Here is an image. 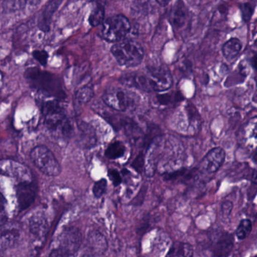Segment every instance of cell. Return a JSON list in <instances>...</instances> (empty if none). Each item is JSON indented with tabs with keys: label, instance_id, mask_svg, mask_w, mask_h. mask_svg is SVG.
I'll list each match as a JSON object with an SVG mask.
<instances>
[{
	"label": "cell",
	"instance_id": "17",
	"mask_svg": "<svg viewBox=\"0 0 257 257\" xmlns=\"http://www.w3.org/2000/svg\"><path fill=\"white\" fill-rule=\"evenodd\" d=\"M241 49V42L237 38H231L223 45L222 52L225 59L231 61L238 55Z\"/></svg>",
	"mask_w": 257,
	"mask_h": 257
},
{
	"label": "cell",
	"instance_id": "20",
	"mask_svg": "<svg viewBox=\"0 0 257 257\" xmlns=\"http://www.w3.org/2000/svg\"><path fill=\"white\" fill-rule=\"evenodd\" d=\"M94 3V8L89 16V23L92 27L101 25L105 21V5L100 3Z\"/></svg>",
	"mask_w": 257,
	"mask_h": 257
},
{
	"label": "cell",
	"instance_id": "30",
	"mask_svg": "<svg viewBox=\"0 0 257 257\" xmlns=\"http://www.w3.org/2000/svg\"><path fill=\"white\" fill-rule=\"evenodd\" d=\"M34 58L40 63L41 65L45 66L47 64L48 58H49V55L46 51L43 50H37L34 51L33 53Z\"/></svg>",
	"mask_w": 257,
	"mask_h": 257
},
{
	"label": "cell",
	"instance_id": "2",
	"mask_svg": "<svg viewBox=\"0 0 257 257\" xmlns=\"http://www.w3.org/2000/svg\"><path fill=\"white\" fill-rule=\"evenodd\" d=\"M25 77L31 88L47 97L58 100H64L67 97L61 79L53 73L30 68L25 73Z\"/></svg>",
	"mask_w": 257,
	"mask_h": 257
},
{
	"label": "cell",
	"instance_id": "1",
	"mask_svg": "<svg viewBox=\"0 0 257 257\" xmlns=\"http://www.w3.org/2000/svg\"><path fill=\"white\" fill-rule=\"evenodd\" d=\"M121 82L125 86L141 91L162 92L171 88L173 79L168 67L157 66L147 67L144 71L124 75Z\"/></svg>",
	"mask_w": 257,
	"mask_h": 257
},
{
	"label": "cell",
	"instance_id": "18",
	"mask_svg": "<svg viewBox=\"0 0 257 257\" xmlns=\"http://www.w3.org/2000/svg\"><path fill=\"white\" fill-rule=\"evenodd\" d=\"M19 231L16 228L13 229H7L3 231L1 234V250L10 249L13 247L19 241Z\"/></svg>",
	"mask_w": 257,
	"mask_h": 257
},
{
	"label": "cell",
	"instance_id": "8",
	"mask_svg": "<svg viewBox=\"0 0 257 257\" xmlns=\"http://www.w3.org/2000/svg\"><path fill=\"white\" fill-rule=\"evenodd\" d=\"M102 98L106 106L118 112L133 109L136 105L133 94L121 88H109L105 91Z\"/></svg>",
	"mask_w": 257,
	"mask_h": 257
},
{
	"label": "cell",
	"instance_id": "26",
	"mask_svg": "<svg viewBox=\"0 0 257 257\" xmlns=\"http://www.w3.org/2000/svg\"><path fill=\"white\" fill-rule=\"evenodd\" d=\"M181 98L179 97V94L171 95L170 94H162V95L157 96V101L161 105H169L170 103L174 101H180Z\"/></svg>",
	"mask_w": 257,
	"mask_h": 257
},
{
	"label": "cell",
	"instance_id": "13",
	"mask_svg": "<svg viewBox=\"0 0 257 257\" xmlns=\"http://www.w3.org/2000/svg\"><path fill=\"white\" fill-rule=\"evenodd\" d=\"M212 252L215 256H227L233 248V236L228 232H219L213 240Z\"/></svg>",
	"mask_w": 257,
	"mask_h": 257
},
{
	"label": "cell",
	"instance_id": "6",
	"mask_svg": "<svg viewBox=\"0 0 257 257\" xmlns=\"http://www.w3.org/2000/svg\"><path fill=\"white\" fill-rule=\"evenodd\" d=\"M131 29L132 25L128 19L121 15H116L106 19L102 24L100 36L106 41L118 43L124 40Z\"/></svg>",
	"mask_w": 257,
	"mask_h": 257
},
{
	"label": "cell",
	"instance_id": "29",
	"mask_svg": "<svg viewBox=\"0 0 257 257\" xmlns=\"http://www.w3.org/2000/svg\"><path fill=\"white\" fill-rule=\"evenodd\" d=\"M147 186H143L141 187V189H140L139 192H138V195L135 197L133 200H132V204L135 206H140L143 204V202L144 201V199H145L146 194H147Z\"/></svg>",
	"mask_w": 257,
	"mask_h": 257
},
{
	"label": "cell",
	"instance_id": "10",
	"mask_svg": "<svg viewBox=\"0 0 257 257\" xmlns=\"http://www.w3.org/2000/svg\"><path fill=\"white\" fill-rule=\"evenodd\" d=\"M38 186L35 182L23 181L18 185L16 189L18 204L20 211L27 210L37 198Z\"/></svg>",
	"mask_w": 257,
	"mask_h": 257
},
{
	"label": "cell",
	"instance_id": "14",
	"mask_svg": "<svg viewBox=\"0 0 257 257\" xmlns=\"http://www.w3.org/2000/svg\"><path fill=\"white\" fill-rule=\"evenodd\" d=\"M30 231L36 240H45L49 231V222L43 213H35L30 220Z\"/></svg>",
	"mask_w": 257,
	"mask_h": 257
},
{
	"label": "cell",
	"instance_id": "27",
	"mask_svg": "<svg viewBox=\"0 0 257 257\" xmlns=\"http://www.w3.org/2000/svg\"><path fill=\"white\" fill-rule=\"evenodd\" d=\"M240 8L243 20L246 22H249L253 13V8L252 6L249 4H243L240 6Z\"/></svg>",
	"mask_w": 257,
	"mask_h": 257
},
{
	"label": "cell",
	"instance_id": "28",
	"mask_svg": "<svg viewBox=\"0 0 257 257\" xmlns=\"http://www.w3.org/2000/svg\"><path fill=\"white\" fill-rule=\"evenodd\" d=\"M233 209V203L230 201H225L222 203L220 206L221 216L224 219H226L231 215Z\"/></svg>",
	"mask_w": 257,
	"mask_h": 257
},
{
	"label": "cell",
	"instance_id": "23",
	"mask_svg": "<svg viewBox=\"0 0 257 257\" xmlns=\"http://www.w3.org/2000/svg\"><path fill=\"white\" fill-rule=\"evenodd\" d=\"M252 222L249 219H242L239 223L237 229H236V237L239 240H243V239L246 238L250 234L251 231H252Z\"/></svg>",
	"mask_w": 257,
	"mask_h": 257
},
{
	"label": "cell",
	"instance_id": "11",
	"mask_svg": "<svg viewBox=\"0 0 257 257\" xmlns=\"http://www.w3.org/2000/svg\"><path fill=\"white\" fill-rule=\"evenodd\" d=\"M108 243L106 237L98 231L89 233L85 243L84 255L97 256L105 253L107 249Z\"/></svg>",
	"mask_w": 257,
	"mask_h": 257
},
{
	"label": "cell",
	"instance_id": "5",
	"mask_svg": "<svg viewBox=\"0 0 257 257\" xmlns=\"http://www.w3.org/2000/svg\"><path fill=\"white\" fill-rule=\"evenodd\" d=\"M57 246L51 251V256H72L79 250L82 234L76 227H67L58 235Z\"/></svg>",
	"mask_w": 257,
	"mask_h": 257
},
{
	"label": "cell",
	"instance_id": "33",
	"mask_svg": "<svg viewBox=\"0 0 257 257\" xmlns=\"http://www.w3.org/2000/svg\"><path fill=\"white\" fill-rule=\"evenodd\" d=\"M40 0H25V4H30L31 6H36L40 4Z\"/></svg>",
	"mask_w": 257,
	"mask_h": 257
},
{
	"label": "cell",
	"instance_id": "25",
	"mask_svg": "<svg viewBox=\"0 0 257 257\" xmlns=\"http://www.w3.org/2000/svg\"><path fill=\"white\" fill-rule=\"evenodd\" d=\"M107 187V181L105 179H101L94 183L93 186V194L97 198H101L102 195L105 193Z\"/></svg>",
	"mask_w": 257,
	"mask_h": 257
},
{
	"label": "cell",
	"instance_id": "16",
	"mask_svg": "<svg viewBox=\"0 0 257 257\" xmlns=\"http://www.w3.org/2000/svg\"><path fill=\"white\" fill-rule=\"evenodd\" d=\"M60 3V0H51L42 13L39 21V27L44 32L49 31L52 16L59 7Z\"/></svg>",
	"mask_w": 257,
	"mask_h": 257
},
{
	"label": "cell",
	"instance_id": "9",
	"mask_svg": "<svg viewBox=\"0 0 257 257\" xmlns=\"http://www.w3.org/2000/svg\"><path fill=\"white\" fill-rule=\"evenodd\" d=\"M225 153L221 147H215L201 159L198 171L203 174H213L217 172L224 163Z\"/></svg>",
	"mask_w": 257,
	"mask_h": 257
},
{
	"label": "cell",
	"instance_id": "7",
	"mask_svg": "<svg viewBox=\"0 0 257 257\" xmlns=\"http://www.w3.org/2000/svg\"><path fill=\"white\" fill-rule=\"evenodd\" d=\"M33 163L45 175L56 177L61 173V165L55 155L45 146H37L31 153Z\"/></svg>",
	"mask_w": 257,
	"mask_h": 257
},
{
	"label": "cell",
	"instance_id": "15",
	"mask_svg": "<svg viewBox=\"0 0 257 257\" xmlns=\"http://www.w3.org/2000/svg\"><path fill=\"white\" fill-rule=\"evenodd\" d=\"M188 12L186 6L182 0H177L171 9L170 19L171 23L177 28H180L185 25L187 19Z\"/></svg>",
	"mask_w": 257,
	"mask_h": 257
},
{
	"label": "cell",
	"instance_id": "31",
	"mask_svg": "<svg viewBox=\"0 0 257 257\" xmlns=\"http://www.w3.org/2000/svg\"><path fill=\"white\" fill-rule=\"evenodd\" d=\"M108 176L112 181V184L115 186H118L122 182L121 174L115 169H109L108 171Z\"/></svg>",
	"mask_w": 257,
	"mask_h": 257
},
{
	"label": "cell",
	"instance_id": "35",
	"mask_svg": "<svg viewBox=\"0 0 257 257\" xmlns=\"http://www.w3.org/2000/svg\"><path fill=\"white\" fill-rule=\"evenodd\" d=\"M92 2L100 3V4H106V0H92Z\"/></svg>",
	"mask_w": 257,
	"mask_h": 257
},
{
	"label": "cell",
	"instance_id": "19",
	"mask_svg": "<svg viewBox=\"0 0 257 257\" xmlns=\"http://www.w3.org/2000/svg\"><path fill=\"white\" fill-rule=\"evenodd\" d=\"M193 247L189 243L175 242L170 248L167 256L190 257L193 255Z\"/></svg>",
	"mask_w": 257,
	"mask_h": 257
},
{
	"label": "cell",
	"instance_id": "36",
	"mask_svg": "<svg viewBox=\"0 0 257 257\" xmlns=\"http://www.w3.org/2000/svg\"><path fill=\"white\" fill-rule=\"evenodd\" d=\"M252 161H253L254 163L257 164V153L252 156Z\"/></svg>",
	"mask_w": 257,
	"mask_h": 257
},
{
	"label": "cell",
	"instance_id": "21",
	"mask_svg": "<svg viewBox=\"0 0 257 257\" xmlns=\"http://www.w3.org/2000/svg\"><path fill=\"white\" fill-rule=\"evenodd\" d=\"M125 151V147H124L122 142H121V141H114L108 146L106 151H105V156L111 160H115V159L124 156Z\"/></svg>",
	"mask_w": 257,
	"mask_h": 257
},
{
	"label": "cell",
	"instance_id": "3",
	"mask_svg": "<svg viewBox=\"0 0 257 257\" xmlns=\"http://www.w3.org/2000/svg\"><path fill=\"white\" fill-rule=\"evenodd\" d=\"M41 110L45 123L49 130L62 138H68L71 136L73 128L59 100L43 101Z\"/></svg>",
	"mask_w": 257,
	"mask_h": 257
},
{
	"label": "cell",
	"instance_id": "22",
	"mask_svg": "<svg viewBox=\"0 0 257 257\" xmlns=\"http://www.w3.org/2000/svg\"><path fill=\"white\" fill-rule=\"evenodd\" d=\"M94 97V91L89 86L79 88L76 94V102L79 106L87 104Z\"/></svg>",
	"mask_w": 257,
	"mask_h": 257
},
{
	"label": "cell",
	"instance_id": "12",
	"mask_svg": "<svg viewBox=\"0 0 257 257\" xmlns=\"http://www.w3.org/2000/svg\"><path fill=\"white\" fill-rule=\"evenodd\" d=\"M78 143L82 148L91 149L97 144L95 130L91 124L85 121H78Z\"/></svg>",
	"mask_w": 257,
	"mask_h": 257
},
{
	"label": "cell",
	"instance_id": "32",
	"mask_svg": "<svg viewBox=\"0 0 257 257\" xmlns=\"http://www.w3.org/2000/svg\"><path fill=\"white\" fill-rule=\"evenodd\" d=\"M251 181L253 184L257 185V171H254L251 175Z\"/></svg>",
	"mask_w": 257,
	"mask_h": 257
},
{
	"label": "cell",
	"instance_id": "4",
	"mask_svg": "<svg viewBox=\"0 0 257 257\" xmlns=\"http://www.w3.org/2000/svg\"><path fill=\"white\" fill-rule=\"evenodd\" d=\"M111 52L119 65L135 67L140 65L144 57V51L138 42L123 40L111 48Z\"/></svg>",
	"mask_w": 257,
	"mask_h": 257
},
{
	"label": "cell",
	"instance_id": "34",
	"mask_svg": "<svg viewBox=\"0 0 257 257\" xmlns=\"http://www.w3.org/2000/svg\"><path fill=\"white\" fill-rule=\"evenodd\" d=\"M157 1L158 4L159 5L162 6V7H166L169 4L170 1L171 0H156Z\"/></svg>",
	"mask_w": 257,
	"mask_h": 257
},
{
	"label": "cell",
	"instance_id": "24",
	"mask_svg": "<svg viewBox=\"0 0 257 257\" xmlns=\"http://www.w3.org/2000/svg\"><path fill=\"white\" fill-rule=\"evenodd\" d=\"M144 166H145V155L143 152H141L134 159L132 163V168L138 174H141L144 172Z\"/></svg>",
	"mask_w": 257,
	"mask_h": 257
}]
</instances>
